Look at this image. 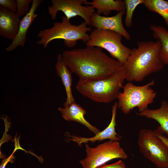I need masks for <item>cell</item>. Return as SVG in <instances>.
Returning <instances> with one entry per match:
<instances>
[{
	"mask_svg": "<svg viewBox=\"0 0 168 168\" xmlns=\"http://www.w3.org/2000/svg\"><path fill=\"white\" fill-rule=\"evenodd\" d=\"M61 54L71 72L77 74L79 80L105 78L124 66L98 47L86 46L84 48L65 50Z\"/></svg>",
	"mask_w": 168,
	"mask_h": 168,
	"instance_id": "6da1fadb",
	"label": "cell"
},
{
	"mask_svg": "<svg viewBox=\"0 0 168 168\" xmlns=\"http://www.w3.org/2000/svg\"><path fill=\"white\" fill-rule=\"evenodd\" d=\"M137 44L138 47L131 49L124 65L126 71V80L128 82H142L164 67L160 58L159 40L139 41Z\"/></svg>",
	"mask_w": 168,
	"mask_h": 168,
	"instance_id": "7a4b0ae2",
	"label": "cell"
},
{
	"mask_svg": "<svg viewBox=\"0 0 168 168\" xmlns=\"http://www.w3.org/2000/svg\"><path fill=\"white\" fill-rule=\"evenodd\" d=\"M126 77V71L123 66L114 74L105 78L79 80L76 88L83 96L94 101L109 103L117 99Z\"/></svg>",
	"mask_w": 168,
	"mask_h": 168,
	"instance_id": "3957f363",
	"label": "cell"
},
{
	"mask_svg": "<svg viewBox=\"0 0 168 168\" xmlns=\"http://www.w3.org/2000/svg\"><path fill=\"white\" fill-rule=\"evenodd\" d=\"M87 26L85 21L78 25H72L64 16L61 22H54L53 26L40 30L37 35L40 39L36 43L44 48H47L50 42L56 39L63 40L65 45L69 48L74 47L79 40L86 43L90 38L87 33L92 31L91 27Z\"/></svg>",
	"mask_w": 168,
	"mask_h": 168,
	"instance_id": "277c9868",
	"label": "cell"
},
{
	"mask_svg": "<svg viewBox=\"0 0 168 168\" xmlns=\"http://www.w3.org/2000/svg\"><path fill=\"white\" fill-rule=\"evenodd\" d=\"M154 84V80L142 86H136L128 82L124 86L123 91L120 93L118 97V107L125 114H128L136 107L139 112L147 109L156 95L151 88Z\"/></svg>",
	"mask_w": 168,
	"mask_h": 168,
	"instance_id": "5b68a950",
	"label": "cell"
},
{
	"mask_svg": "<svg viewBox=\"0 0 168 168\" xmlns=\"http://www.w3.org/2000/svg\"><path fill=\"white\" fill-rule=\"evenodd\" d=\"M87 46L99 47L106 50L114 58L124 65L131 49L122 42L123 36L112 30L95 29L91 31Z\"/></svg>",
	"mask_w": 168,
	"mask_h": 168,
	"instance_id": "8992f818",
	"label": "cell"
},
{
	"mask_svg": "<svg viewBox=\"0 0 168 168\" xmlns=\"http://www.w3.org/2000/svg\"><path fill=\"white\" fill-rule=\"evenodd\" d=\"M138 145L144 157L158 168H168V147L156 134L149 129L140 130Z\"/></svg>",
	"mask_w": 168,
	"mask_h": 168,
	"instance_id": "52a82bcc",
	"label": "cell"
},
{
	"mask_svg": "<svg viewBox=\"0 0 168 168\" xmlns=\"http://www.w3.org/2000/svg\"><path fill=\"white\" fill-rule=\"evenodd\" d=\"M85 146L86 156L80 161L83 168H97L111 160L128 158L119 141L110 140L93 148Z\"/></svg>",
	"mask_w": 168,
	"mask_h": 168,
	"instance_id": "ba28073f",
	"label": "cell"
},
{
	"mask_svg": "<svg viewBox=\"0 0 168 168\" xmlns=\"http://www.w3.org/2000/svg\"><path fill=\"white\" fill-rule=\"evenodd\" d=\"M86 0H52V5L48 6V12L53 20L56 19L58 11L63 12L68 19L80 16L88 25L91 24V19L95 9L91 6H84Z\"/></svg>",
	"mask_w": 168,
	"mask_h": 168,
	"instance_id": "9c48e42d",
	"label": "cell"
},
{
	"mask_svg": "<svg viewBox=\"0 0 168 168\" xmlns=\"http://www.w3.org/2000/svg\"><path fill=\"white\" fill-rule=\"evenodd\" d=\"M125 11L119 12L111 16H101L95 12L91 19L90 26L98 29L108 30L116 32L122 35L128 40L131 39L129 33L124 28L122 17Z\"/></svg>",
	"mask_w": 168,
	"mask_h": 168,
	"instance_id": "30bf717a",
	"label": "cell"
},
{
	"mask_svg": "<svg viewBox=\"0 0 168 168\" xmlns=\"http://www.w3.org/2000/svg\"><path fill=\"white\" fill-rule=\"evenodd\" d=\"M42 2L41 0H32L31 7L29 11L21 20L17 36L12 41L11 44L6 48V49L7 51H12L18 46L24 47L28 30L37 16L36 11Z\"/></svg>",
	"mask_w": 168,
	"mask_h": 168,
	"instance_id": "8fae6325",
	"label": "cell"
},
{
	"mask_svg": "<svg viewBox=\"0 0 168 168\" xmlns=\"http://www.w3.org/2000/svg\"><path fill=\"white\" fill-rule=\"evenodd\" d=\"M21 20L16 12L0 6V35L13 40L19 31Z\"/></svg>",
	"mask_w": 168,
	"mask_h": 168,
	"instance_id": "7c38bea8",
	"label": "cell"
},
{
	"mask_svg": "<svg viewBox=\"0 0 168 168\" xmlns=\"http://www.w3.org/2000/svg\"><path fill=\"white\" fill-rule=\"evenodd\" d=\"M118 107V102H115L112 106V118L109 125L104 130L100 131L95 135L91 138H86L78 137L73 134L69 135L71 138L70 140L76 142L80 147H82V143H87L89 142L94 143L96 141H102L109 139L114 141H119L120 140L119 136L115 130L116 126V117Z\"/></svg>",
	"mask_w": 168,
	"mask_h": 168,
	"instance_id": "4fadbf2b",
	"label": "cell"
},
{
	"mask_svg": "<svg viewBox=\"0 0 168 168\" xmlns=\"http://www.w3.org/2000/svg\"><path fill=\"white\" fill-rule=\"evenodd\" d=\"M58 109L61 112L63 118L67 121L80 123L95 135L100 132L98 128L86 119L84 115L86 113V111L75 101L64 106V108L59 107Z\"/></svg>",
	"mask_w": 168,
	"mask_h": 168,
	"instance_id": "5bb4252c",
	"label": "cell"
},
{
	"mask_svg": "<svg viewBox=\"0 0 168 168\" xmlns=\"http://www.w3.org/2000/svg\"><path fill=\"white\" fill-rule=\"evenodd\" d=\"M136 114L139 116L156 121L160 124L157 130L163 134H166L168 137V103L166 101H162L160 107L158 109H147Z\"/></svg>",
	"mask_w": 168,
	"mask_h": 168,
	"instance_id": "9a60e30c",
	"label": "cell"
},
{
	"mask_svg": "<svg viewBox=\"0 0 168 168\" xmlns=\"http://www.w3.org/2000/svg\"><path fill=\"white\" fill-rule=\"evenodd\" d=\"M55 67L57 74L60 78L65 87L67 96L66 100L64 104L65 106L75 101L72 90V73L63 61L60 54L57 57V62Z\"/></svg>",
	"mask_w": 168,
	"mask_h": 168,
	"instance_id": "2e32d148",
	"label": "cell"
},
{
	"mask_svg": "<svg viewBox=\"0 0 168 168\" xmlns=\"http://www.w3.org/2000/svg\"><path fill=\"white\" fill-rule=\"evenodd\" d=\"M91 6L96 9V13L100 15L103 14L107 16L112 11L119 12L126 11L124 0H93L92 2L87 1L85 3Z\"/></svg>",
	"mask_w": 168,
	"mask_h": 168,
	"instance_id": "e0dca14e",
	"label": "cell"
},
{
	"mask_svg": "<svg viewBox=\"0 0 168 168\" xmlns=\"http://www.w3.org/2000/svg\"><path fill=\"white\" fill-rule=\"evenodd\" d=\"M150 28L153 37L161 43L160 58L164 65L168 64V30L162 26L153 24Z\"/></svg>",
	"mask_w": 168,
	"mask_h": 168,
	"instance_id": "ac0fdd59",
	"label": "cell"
},
{
	"mask_svg": "<svg viewBox=\"0 0 168 168\" xmlns=\"http://www.w3.org/2000/svg\"><path fill=\"white\" fill-rule=\"evenodd\" d=\"M143 4L149 11L161 16L168 26V0H144Z\"/></svg>",
	"mask_w": 168,
	"mask_h": 168,
	"instance_id": "d6986e66",
	"label": "cell"
},
{
	"mask_svg": "<svg viewBox=\"0 0 168 168\" xmlns=\"http://www.w3.org/2000/svg\"><path fill=\"white\" fill-rule=\"evenodd\" d=\"M124 1L126 8L124 24L127 28L133 26V16L135 8L139 5L143 4L144 0H124Z\"/></svg>",
	"mask_w": 168,
	"mask_h": 168,
	"instance_id": "ffe728a7",
	"label": "cell"
},
{
	"mask_svg": "<svg viewBox=\"0 0 168 168\" xmlns=\"http://www.w3.org/2000/svg\"><path fill=\"white\" fill-rule=\"evenodd\" d=\"M16 13L19 17L25 16L29 11V6L32 0H16Z\"/></svg>",
	"mask_w": 168,
	"mask_h": 168,
	"instance_id": "44dd1931",
	"label": "cell"
},
{
	"mask_svg": "<svg viewBox=\"0 0 168 168\" xmlns=\"http://www.w3.org/2000/svg\"><path fill=\"white\" fill-rule=\"evenodd\" d=\"M0 5L14 12H16V0H0Z\"/></svg>",
	"mask_w": 168,
	"mask_h": 168,
	"instance_id": "7402d4cb",
	"label": "cell"
},
{
	"mask_svg": "<svg viewBox=\"0 0 168 168\" xmlns=\"http://www.w3.org/2000/svg\"><path fill=\"white\" fill-rule=\"evenodd\" d=\"M97 168H126L124 163L122 160L110 165H104Z\"/></svg>",
	"mask_w": 168,
	"mask_h": 168,
	"instance_id": "603a6c76",
	"label": "cell"
},
{
	"mask_svg": "<svg viewBox=\"0 0 168 168\" xmlns=\"http://www.w3.org/2000/svg\"><path fill=\"white\" fill-rule=\"evenodd\" d=\"M14 152H13L12 154L8 158L3 159L1 163L0 168H5L6 166L9 162L13 163L14 161L13 160L15 158L13 155Z\"/></svg>",
	"mask_w": 168,
	"mask_h": 168,
	"instance_id": "cb8c5ba5",
	"label": "cell"
},
{
	"mask_svg": "<svg viewBox=\"0 0 168 168\" xmlns=\"http://www.w3.org/2000/svg\"><path fill=\"white\" fill-rule=\"evenodd\" d=\"M154 131L157 136L165 143L168 147V137L163 135V133L157 129L155 130Z\"/></svg>",
	"mask_w": 168,
	"mask_h": 168,
	"instance_id": "d4e9b609",
	"label": "cell"
},
{
	"mask_svg": "<svg viewBox=\"0 0 168 168\" xmlns=\"http://www.w3.org/2000/svg\"><path fill=\"white\" fill-rule=\"evenodd\" d=\"M167 92H168V90H167Z\"/></svg>",
	"mask_w": 168,
	"mask_h": 168,
	"instance_id": "484cf974",
	"label": "cell"
}]
</instances>
